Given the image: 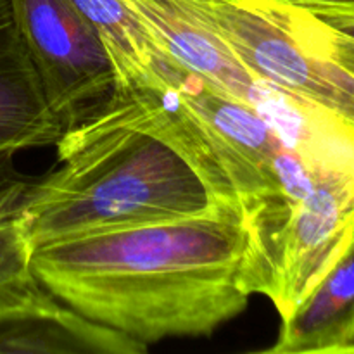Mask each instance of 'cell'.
I'll return each mask as SVG.
<instances>
[{"instance_id": "1", "label": "cell", "mask_w": 354, "mask_h": 354, "mask_svg": "<svg viewBox=\"0 0 354 354\" xmlns=\"http://www.w3.org/2000/svg\"><path fill=\"white\" fill-rule=\"evenodd\" d=\"M245 248L242 213L216 204L192 216L37 245L31 268L66 308L149 348L213 334L248 308Z\"/></svg>"}, {"instance_id": "2", "label": "cell", "mask_w": 354, "mask_h": 354, "mask_svg": "<svg viewBox=\"0 0 354 354\" xmlns=\"http://www.w3.org/2000/svg\"><path fill=\"white\" fill-rule=\"evenodd\" d=\"M57 166L28 182L16 214L31 249L48 242L192 216L218 203L197 169L142 118L127 92L64 127Z\"/></svg>"}, {"instance_id": "3", "label": "cell", "mask_w": 354, "mask_h": 354, "mask_svg": "<svg viewBox=\"0 0 354 354\" xmlns=\"http://www.w3.org/2000/svg\"><path fill=\"white\" fill-rule=\"evenodd\" d=\"M142 118L197 169L218 203L254 216L279 201L303 199L325 175L315 171L252 107L176 64L162 88L128 90Z\"/></svg>"}, {"instance_id": "4", "label": "cell", "mask_w": 354, "mask_h": 354, "mask_svg": "<svg viewBox=\"0 0 354 354\" xmlns=\"http://www.w3.org/2000/svg\"><path fill=\"white\" fill-rule=\"evenodd\" d=\"M258 78L354 124V37L270 0H197Z\"/></svg>"}, {"instance_id": "5", "label": "cell", "mask_w": 354, "mask_h": 354, "mask_svg": "<svg viewBox=\"0 0 354 354\" xmlns=\"http://www.w3.org/2000/svg\"><path fill=\"white\" fill-rule=\"evenodd\" d=\"M242 287L275 304L280 318L317 286L354 235V178L327 176L297 201H280L244 221Z\"/></svg>"}, {"instance_id": "6", "label": "cell", "mask_w": 354, "mask_h": 354, "mask_svg": "<svg viewBox=\"0 0 354 354\" xmlns=\"http://www.w3.org/2000/svg\"><path fill=\"white\" fill-rule=\"evenodd\" d=\"M10 6L48 107L62 127L109 99V55L95 28L69 0H10Z\"/></svg>"}, {"instance_id": "7", "label": "cell", "mask_w": 354, "mask_h": 354, "mask_svg": "<svg viewBox=\"0 0 354 354\" xmlns=\"http://www.w3.org/2000/svg\"><path fill=\"white\" fill-rule=\"evenodd\" d=\"M162 54L206 85L248 104L258 76L237 57L197 0H121Z\"/></svg>"}, {"instance_id": "8", "label": "cell", "mask_w": 354, "mask_h": 354, "mask_svg": "<svg viewBox=\"0 0 354 354\" xmlns=\"http://www.w3.org/2000/svg\"><path fill=\"white\" fill-rule=\"evenodd\" d=\"M23 324L61 325L88 351H144L133 339L76 315L41 286L31 268V245L12 207L0 213V327Z\"/></svg>"}, {"instance_id": "9", "label": "cell", "mask_w": 354, "mask_h": 354, "mask_svg": "<svg viewBox=\"0 0 354 354\" xmlns=\"http://www.w3.org/2000/svg\"><path fill=\"white\" fill-rule=\"evenodd\" d=\"M62 128L45 99L10 0H0V152L55 144Z\"/></svg>"}, {"instance_id": "10", "label": "cell", "mask_w": 354, "mask_h": 354, "mask_svg": "<svg viewBox=\"0 0 354 354\" xmlns=\"http://www.w3.org/2000/svg\"><path fill=\"white\" fill-rule=\"evenodd\" d=\"M354 351V235L317 286L282 318L268 354H353Z\"/></svg>"}, {"instance_id": "11", "label": "cell", "mask_w": 354, "mask_h": 354, "mask_svg": "<svg viewBox=\"0 0 354 354\" xmlns=\"http://www.w3.org/2000/svg\"><path fill=\"white\" fill-rule=\"evenodd\" d=\"M99 33L114 71L113 92L161 88L169 59L121 0H69Z\"/></svg>"}, {"instance_id": "12", "label": "cell", "mask_w": 354, "mask_h": 354, "mask_svg": "<svg viewBox=\"0 0 354 354\" xmlns=\"http://www.w3.org/2000/svg\"><path fill=\"white\" fill-rule=\"evenodd\" d=\"M10 152H0V213L16 207L24 187L30 180L17 171Z\"/></svg>"}, {"instance_id": "13", "label": "cell", "mask_w": 354, "mask_h": 354, "mask_svg": "<svg viewBox=\"0 0 354 354\" xmlns=\"http://www.w3.org/2000/svg\"><path fill=\"white\" fill-rule=\"evenodd\" d=\"M270 2L304 10L322 19L354 16V0H270Z\"/></svg>"}, {"instance_id": "14", "label": "cell", "mask_w": 354, "mask_h": 354, "mask_svg": "<svg viewBox=\"0 0 354 354\" xmlns=\"http://www.w3.org/2000/svg\"><path fill=\"white\" fill-rule=\"evenodd\" d=\"M327 23H330L332 26H335L337 30L344 31V33L354 37V16L353 17H334V19H325Z\"/></svg>"}, {"instance_id": "15", "label": "cell", "mask_w": 354, "mask_h": 354, "mask_svg": "<svg viewBox=\"0 0 354 354\" xmlns=\"http://www.w3.org/2000/svg\"><path fill=\"white\" fill-rule=\"evenodd\" d=\"M353 354H354V351H353Z\"/></svg>"}]
</instances>
